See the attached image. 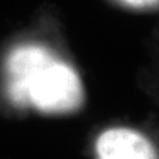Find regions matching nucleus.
Instances as JSON below:
<instances>
[{"label": "nucleus", "mask_w": 159, "mask_h": 159, "mask_svg": "<svg viewBox=\"0 0 159 159\" xmlns=\"http://www.w3.org/2000/svg\"><path fill=\"white\" fill-rule=\"evenodd\" d=\"M7 92L12 102L46 113H65L81 106L84 89L71 66L43 46H20L6 64Z\"/></svg>", "instance_id": "obj_1"}, {"label": "nucleus", "mask_w": 159, "mask_h": 159, "mask_svg": "<svg viewBox=\"0 0 159 159\" xmlns=\"http://www.w3.org/2000/svg\"><path fill=\"white\" fill-rule=\"evenodd\" d=\"M96 150L98 159H158L146 137L125 127L102 132L97 139Z\"/></svg>", "instance_id": "obj_2"}, {"label": "nucleus", "mask_w": 159, "mask_h": 159, "mask_svg": "<svg viewBox=\"0 0 159 159\" xmlns=\"http://www.w3.org/2000/svg\"><path fill=\"white\" fill-rule=\"evenodd\" d=\"M117 4L129 7V8H134V10H145V8H157L158 7L159 0H113Z\"/></svg>", "instance_id": "obj_3"}]
</instances>
